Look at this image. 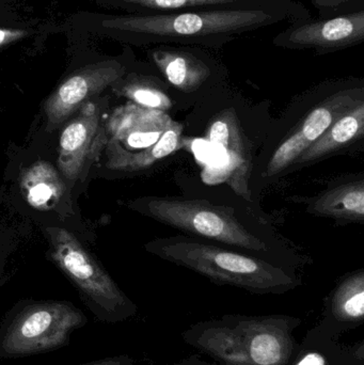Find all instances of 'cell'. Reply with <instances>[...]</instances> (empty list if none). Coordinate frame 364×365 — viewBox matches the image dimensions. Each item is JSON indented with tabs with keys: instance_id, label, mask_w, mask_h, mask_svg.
Here are the masks:
<instances>
[{
	"instance_id": "cell-1",
	"label": "cell",
	"mask_w": 364,
	"mask_h": 365,
	"mask_svg": "<svg viewBox=\"0 0 364 365\" xmlns=\"http://www.w3.org/2000/svg\"><path fill=\"white\" fill-rule=\"evenodd\" d=\"M310 17L307 9L290 1L256 8L201 9L168 14L104 17L100 27L137 45L175 44L220 48L235 38L290 19Z\"/></svg>"
},
{
	"instance_id": "cell-2",
	"label": "cell",
	"mask_w": 364,
	"mask_h": 365,
	"mask_svg": "<svg viewBox=\"0 0 364 365\" xmlns=\"http://www.w3.org/2000/svg\"><path fill=\"white\" fill-rule=\"evenodd\" d=\"M147 249L160 259L192 270L217 284L250 293L279 295L299 285L294 274L269 262L192 238H160L150 242Z\"/></svg>"
},
{
	"instance_id": "cell-3",
	"label": "cell",
	"mask_w": 364,
	"mask_h": 365,
	"mask_svg": "<svg viewBox=\"0 0 364 365\" xmlns=\"http://www.w3.org/2000/svg\"><path fill=\"white\" fill-rule=\"evenodd\" d=\"M106 166L137 173L164 160L179 147L182 125L160 109L130 103L115 109L107 124Z\"/></svg>"
},
{
	"instance_id": "cell-4",
	"label": "cell",
	"mask_w": 364,
	"mask_h": 365,
	"mask_svg": "<svg viewBox=\"0 0 364 365\" xmlns=\"http://www.w3.org/2000/svg\"><path fill=\"white\" fill-rule=\"evenodd\" d=\"M85 313L70 302L21 300L0 322V359H19L63 349L85 327Z\"/></svg>"
},
{
	"instance_id": "cell-5",
	"label": "cell",
	"mask_w": 364,
	"mask_h": 365,
	"mask_svg": "<svg viewBox=\"0 0 364 365\" xmlns=\"http://www.w3.org/2000/svg\"><path fill=\"white\" fill-rule=\"evenodd\" d=\"M46 231L53 262L75 285L98 321L115 325L136 315V304L74 234L60 227H48Z\"/></svg>"
},
{
	"instance_id": "cell-6",
	"label": "cell",
	"mask_w": 364,
	"mask_h": 365,
	"mask_svg": "<svg viewBox=\"0 0 364 365\" xmlns=\"http://www.w3.org/2000/svg\"><path fill=\"white\" fill-rule=\"evenodd\" d=\"M130 207L158 222L196 237L222 242L248 251H266L265 242L250 231L229 207L207 200L147 197L135 200Z\"/></svg>"
},
{
	"instance_id": "cell-7",
	"label": "cell",
	"mask_w": 364,
	"mask_h": 365,
	"mask_svg": "<svg viewBox=\"0 0 364 365\" xmlns=\"http://www.w3.org/2000/svg\"><path fill=\"white\" fill-rule=\"evenodd\" d=\"M364 42V10L318 19H295L273 38V44L290 51L328 53Z\"/></svg>"
},
{
	"instance_id": "cell-8",
	"label": "cell",
	"mask_w": 364,
	"mask_h": 365,
	"mask_svg": "<svg viewBox=\"0 0 364 365\" xmlns=\"http://www.w3.org/2000/svg\"><path fill=\"white\" fill-rule=\"evenodd\" d=\"M251 365H286L298 349L294 331L301 324L288 315H229Z\"/></svg>"
},
{
	"instance_id": "cell-9",
	"label": "cell",
	"mask_w": 364,
	"mask_h": 365,
	"mask_svg": "<svg viewBox=\"0 0 364 365\" xmlns=\"http://www.w3.org/2000/svg\"><path fill=\"white\" fill-rule=\"evenodd\" d=\"M147 58L167 85L184 94L203 91L219 81V62L203 47L156 44Z\"/></svg>"
},
{
	"instance_id": "cell-10",
	"label": "cell",
	"mask_w": 364,
	"mask_h": 365,
	"mask_svg": "<svg viewBox=\"0 0 364 365\" xmlns=\"http://www.w3.org/2000/svg\"><path fill=\"white\" fill-rule=\"evenodd\" d=\"M363 87L359 86L336 88L322 105L310 113L301 128L276 150L267 167V175L273 177L292 166L293 163L311 147L338 118L363 101Z\"/></svg>"
},
{
	"instance_id": "cell-11",
	"label": "cell",
	"mask_w": 364,
	"mask_h": 365,
	"mask_svg": "<svg viewBox=\"0 0 364 365\" xmlns=\"http://www.w3.org/2000/svg\"><path fill=\"white\" fill-rule=\"evenodd\" d=\"M128 71L125 62L113 60L83 68L68 77L45 102L47 132L57 130L89 98L121 81Z\"/></svg>"
},
{
	"instance_id": "cell-12",
	"label": "cell",
	"mask_w": 364,
	"mask_h": 365,
	"mask_svg": "<svg viewBox=\"0 0 364 365\" xmlns=\"http://www.w3.org/2000/svg\"><path fill=\"white\" fill-rule=\"evenodd\" d=\"M74 119L62 130L59 138L58 167L66 179L74 181L83 173L96 149L106 143V133L100 128V109L85 103Z\"/></svg>"
},
{
	"instance_id": "cell-13",
	"label": "cell",
	"mask_w": 364,
	"mask_h": 365,
	"mask_svg": "<svg viewBox=\"0 0 364 365\" xmlns=\"http://www.w3.org/2000/svg\"><path fill=\"white\" fill-rule=\"evenodd\" d=\"M207 138L214 147L227 154V163L220 169L209 168L207 175L213 181L226 182L243 197H250L248 178L251 170V149L233 115H222L213 122Z\"/></svg>"
},
{
	"instance_id": "cell-14",
	"label": "cell",
	"mask_w": 364,
	"mask_h": 365,
	"mask_svg": "<svg viewBox=\"0 0 364 365\" xmlns=\"http://www.w3.org/2000/svg\"><path fill=\"white\" fill-rule=\"evenodd\" d=\"M183 339L222 365H251L229 315L190 326L183 332Z\"/></svg>"
},
{
	"instance_id": "cell-15",
	"label": "cell",
	"mask_w": 364,
	"mask_h": 365,
	"mask_svg": "<svg viewBox=\"0 0 364 365\" xmlns=\"http://www.w3.org/2000/svg\"><path fill=\"white\" fill-rule=\"evenodd\" d=\"M364 321V270L348 274L333 289L324 311L318 331L338 338L356 329Z\"/></svg>"
},
{
	"instance_id": "cell-16",
	"label": "cell",
	"mask_w": 364,
	"mask_h": 365,
	"mask_svg": "<svg viewBox=\"0 0 364 365\" xmlns=\"http://www.w3.org/2000/svg\"><path fill=\"white\" fill-rule=\"evenodd\" d=\"M307 210L316 216L336 220L338 225L364 223V180L344 182L312 199L307 200Z\"/></svg>"
},
{
	"instance_id": "cell-17",
	"label": "cell",
	"mask_w": 364,
	"mask_h": 365,
	"mask_svg": "<svg viewBox=\"0 0 364 365\" xmlns=\"http://www.w3.org/2000/svg\"><path fill=\"white\" fill-rule=\"evenodd\" d=\"M363 132L364 103L361 101L356 106L338 118L328 130L293 163L292 166L309 165L337 153L357 139L361 138Z\"/></svg>"
},
{
	"instance_id": "cell-18",
	"label": "cell",
	"mask_w": 364,
	"mask_h": 365,
	"mask_svg": "<svg viewBox=\"0 0 364 365\" xmlns=\"http://www.w3.org/2000/svg\"><path fill=\"white\" fill-rule=\"evenodd\" d=\"M286 365H364L363 344L359 349L343 346L337 338L314 328Z\"/></svg>"
},
{
	"instance_id": "cell-19",
	"label": "cell",
	"mask_w": 364,
	"mask_h": 365,
	"mask_svg": "<svg viewBox=\"0 0 364 365\" xmlns=\"http://www.w3.org/2000/svg\"><path fill=\"white\" fill-rule=\"evenodd\" d=\"M134 14H168L201 9L256 8L290 0H110Z\"/></svg>"
},
{
	"instance_id": "cell-20",
	"label": "cell",
	"mask_w": 364,
	"mask_h": 365,
	"mask_svg": "<svg viewBox=\"0 0 364 365\" xmlns=\"http://www.w3.org/2000/svg\"><path fill=\"white\" fill-rule=\"evenodd\" d=\"M26 199L34 207H47L57 203L63 185L57 171L47 164L38 163L28 169L21 181Z\"/></svg>"
},
{
	"instance_id": "cell-21",
	"label": "cell",
	"mask_w": 364,
	"mask_h": 365,
	"mask_svg": "<svg viewBox=\"0 0 364 365\" xmlns=\"http://www.w3.org/2000/svg\"><path fill=\"white\" fill-rule=\"evenodd\" d=\"M167 90L166 81H162L157 75L138 73L130 75L121 91L139 106L167 110L171 106V98Z\"/></svg>"
},
{
	"instance_id": "cell-22",
	"label": "cell",
	"mask_w": 364,
	"mask_h": 365,
	"mask_svg": "<svg viewBox=\"0 0 364 365\" xmlns=\"http://www.w3.org/2000/svg\"><path fill=\"white\" fill-rule=\"evenodd\" d=\"M318 16H333L364 10V0H309Z\"/></svg>"
},
{
	"instance_id": "cell-23",
	"label": "cell",
	"mask_w": 364,
	"mask_h": 365,
	"mask_svg": "<svg viewBox=\"0 0 364 365\" xmlns=\"http://www.w3.org/2000/svg\"><path fill=\"white\" fill-rule=\"evenodd\" d=\"M27 34V31L21 29H8V28H0V47L8 43L21 40Z\"/></svg>"
},
{
	"instance_id": "cell-24",
	"label": "cell",
	"mask_w": 364,
	"mask_h": 365,
	"mask_svg": "<svg viewBox=\"0 0 364 365\" xmlns=\"http://www.w3.org/2000/svg\"><path fill=\"white\" fill-rule=\"evenodd\" d=\"M78 365H136L134 360L128 356H115V357L104 358L95 361Z\"/></svg>"
},
{
	"instance_id": "cell-25",
	"label": "cell",
	"mask_w": 364,
	"mask_h": 365,
	"mask_svg": "<svg viewBox=\"0 0 364 365\" xmlns=\"http://www.w3.org/2000/svg\"><path fill=\"white\" fill-rule=\"evenodd\" d=\"M170 365H222L218 362H209L207 360L203 359L199 355L190 356V357L185 358V359L181 360V361L177 362Z\"/></svg>"
}]
</instances>
